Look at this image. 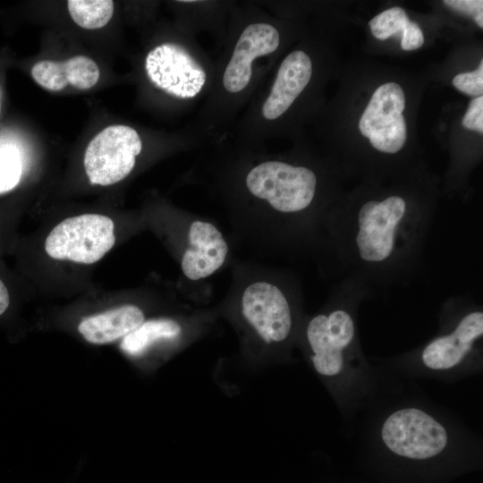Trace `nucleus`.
Listing matches in <instances>:
<instances>
[{"mask_svg":"<svg viewBox=\"0 0 483 483\" xmlns=\"http://www.w3.org/2000/svg\"><path fill=\"white\" fill-rule=\"evenodd\" d=\"M453 87L470 97H480L483 93V60L473 72H462L452 80Z\"/></svg>","mask_w":483,"mask_h":483,"instance_id":"obj_19","label":"nucleus"},{"mask_svg":"<svg viewBox=\"0 0 483 483\" xmlns=\"http://www.w3.org/2000/svg\"><path fill=\"white\" fill-rule=\"evenodd\" d=\"M435 206L431 191L402 187L337 200L326 232L342 278H360L372 298L411 283L423 269Z\"/></svg>","mask_w":483,"mask_h":483,"instance_id":"obj_1","label":"nucleus"},{"mask_svg":"<svg viewBox=\"0 0 483 483\" xmlns=\"http://www.w3.org/2000/svg\"><path fill=\"white\" fill-rule=\"evenodd\" d=\"M225 32L210 89L191 130L199 140L218 138L231 127L265 80L270 57L282 44L278 26L253 5L233 10Z\"/></svg>","mask_w":483,"mask_h":483,"instance_id":"obj_2","label":"nucleus"},{"mask_svg":"<svg viewBox=\"0 0 483 483\" xmlns=\"http://www.w3.org/2000/svg\"><path fill=\"white\" fill-rule=\"evenodd\" d=\"M406 98L396 82H386L372 94L360 121V133L369 139L377 151L394 155L407 140V123L402 112Z\"/></svg>","mask_w":483,"mask_h":483,"instance_id":"obj_10","label":"nucleus"},{"mask_svg":"<svg viewBox=\"0 0 483 483\" xmlns=\"http://www.w3.org/2000/svg\"><path fill=\"white\" fill-rule=\"evenodd\" d=\"M411 22L406 11L394 6L376 15L369 21V25L376 38L386 40L398 34L402 37Z\"/></svg>","mask_w":483,"mask_h":483,"instance_id":"obj_17","label":"nucleus"},{"mask_svg":"<svg viewBox=\"0 0 483 483\" xmlns=\"http://www.w3.org/2000/svg\"><path fill=\"white\" fill-rule=\"evenodd\" d=\"M242 314L267 343L286 340L292 329L291 303L276 285L258 282L249 285L242 299Z\"/></svg>","mask_w":483,"mask_h":483,"instance_id":"obj_11","label":"nucleus"},{"mask_svg":"<svg viewBox=\"0 0 483 483\" xmlns=\"http://www.w3.org/2000/svg\"><path fill=\"white\" fill-rule=\"evenodd\" d=\"M444 4L454 11L472 16L477 25L483 28V1L445 0Z\"/></svg>","mask_w":483,"mask_h":483,"instance_id":"obj_21","label":"nucleus"},{"mask_svg":"<svg viewBox=\"0 0 483 483\" xmlns=\"http://www.w3.org/2000/svg\"><path fill=\"white\" fill-rule=\"evenodd\" d=\"M114 225L99 214L69 217L55 225L45 242L47 255L79 264L100 260L114 245Z\"/></svg>","mask_w":483,"mask_h":483,"instance_id":"obj_7","label":"nucleus"},{"mask_svg":"<svg viewBox=\"0 0 483 483\" xmlns=\"http://www.w3.org/2000/svg\"><path fill=\"white\" fill-rule=\"evenodd\" d=\"M21 173L17 151L11 147L0 148V194L14 189L20 182Z\"/></svg>","mask_w":483,"mask_h":483,"instance_id":"obj_18","label":"nucleus"},{"mask_svg":"<svg viewBox=\"0 0 483 483\" xmlns=\"http://www.w3.org/2000/svg\"><path fill=\"white\" fill-rule=\"evenodd\" d=\"M464 128L483 133V97H478L472 99L462 118Z\"/></svg>","mask_w":483,"mask_h":483,"instance_id":"obj_20","label":"nucleus"},{"mask_svg":"<svg viewBox=\"0 0 483 483\" xmlns=\"http://www.w3.org/2000/svg\"><path fill=\"white\" fill-rule=\"evenodd\" d=\"M142 150L138 131L123 124L111 125L97 134L84 155V168L89 182L107 186L124 179L135 166Z\"/></svg>","mask_w":483,"mask_h":483,"instance_id":"obj_9","label":"nucleus"},{"mask_svg":"<svg viewBox=\"0 0 483 483\" xmlns=\"http://www.w3.org/2000/svg\"><path fill=\"white\" fill-rule=\"evenodd\" d=\"M67 7L73 21L87 30L106 26L114 13L111 0H69Z\"/></svg>","mask_w":483,"mask_h":483,"instance_id":"obj_16","label":"nucleus"},{"mask_svg":"<svg viewBox=\"0 0 483 483\" xmlns=\"http://www.w3.org/2000/svg\"><path fill=\"white\" fill-rule=\"evenodd\" d=\"M0 111H1V99H0Z\"/></svg>","mask_w":483,"mask_h":483,"instance_id":"obj_23","label":"nucleus"},{"mask_svg":"<svg viewBox=\"0 0 483 483\" xmlns=\"http://www.w3.org/2000/svg\"><path fill=\"white\" fill-rule=\"evenodd\" d=\"M442 332L419 352L422 364L431 370L458 367L477 350L483 336V310L472 298L456 295L442 306Z\"/></svg>","mask_w":483,"mask_h":483,"instance_id":"obj_6","label":"nucleus"},{"mask_svg":"<svg viewBox=\"0 0 483 483\" xmlns=\"http://www.w3.org/2000/svg\"><path fill=\"white\" fill-rule=\"evenodd\" d=\"M10 304V295L9 292L4 284V282L0 279V316L3 315L6 309H8Z\"/></svg>","mask_w":483,"mask_h":483,"instance_id":"obj_22","label":"nucleus"},{"mask_svg":"<svg viewBox=\"0 0 483 483\" xmlns=\"http://www.w3.org/2000/svg\"><path fill=\"white\" fill-rule=\"evenodd\" d=\"M332 292L326 310L313 317L306 327L312 364L326 377L343 374L359 354L358 309L372 298L364 282L352 275L343 277Z\"/></svg>","mask_w":483,"mask_h":483,"instance_id":"obj_3","label":"nucleus"},{"mask_svg":"<svg viewBox=\"0 0 483 483\" xmlns=\"http://www.w3.org/2000/svg\"><path fill=\"white\" fill-rule=\"evenodd\" d=\"M99 75L97 64L84 55H75L64 62L43 60L31 68L34 80L49 91L63 90L68 84L88 89L97 84Z\"/></svg>","mask_w":483,"mask_h":483,"instance_id":"obj_13","label":"nucleus"},{"mask_svg":"<svg viewBox=\"0 0 483 483\" xmlns=\"http://www.w3.org/2000/svg\"><path fill=\"white\" fill-rule=\"evenodd\" d=\"M144 71L154 88L191 107L207 97L213 80L214 64L195 41H166L152 47L146 55Z\"/></svg>","mask_w":483,"mask_h":483,"instance_id":"obj_4","label":"nucleus"},{"mask_svg":"<svg viewBox=\"0 0 483 483\" xmlns=\"http://www.w3.org/2000/svg\"><path fill=\"white\" fill-rule=\"evenodd\" d=\"M144 322L142 310L123 305L83 318L78 325L81 336L93 344H106L135 330Z\"/></svg>","mask_w":483,"mask_h":483,"instance_id":"obj_14","label":"nucleus"},{"mask_svg":"<svg viewBox=\"0 0 483 483\" xmlns=\"http://www.w3.org/2000/svg\"><path fill=\"white\" fill-rule=\"evenodd\" d=\"M227 252V244L215 225L194 221L189 230V247L182 259V272L191 280L207 277L223 265Z\"/></svg>","mask_w":483,"mask_h":483,"instance_id":"obj_12","label":"nucleus"},{"mask_svg":"<svg viewBox=\"0 0 483 483\" xmlns=\"http://www.w3.org/2000/svg\"><path fill=\"white\" fill-rule=\"evenodd\" d=\"M319 183L313 168L278 159L257 164L245 176L250 195L267 201L274 210L291 216L307 215L316 207Z\"/></svg>","mask_w":483,"mask_h":483,"instance_id":"obj_5","label":"nucleus"},{"mask_svg":"<svg viewBox=\"0 0 483 483\" xmlns=\"http://www.w3.org/2000/svg\"><path fill=\"white\" fill-rule=\"evenodd\" d=\"M381 439L398 456L425 460L445 450L448 434L430 414L409 407L397 410L386 419L381 428Z\"/></svg>","mask_w":483,"mask_h":483,"instance_id":"obj_8","label":"nucleus"},{"mask_svg":"<svg viewBox=\"0 0 483 483\" xmlns=\"http://www.w3.org/2000/svg\"><path fill=\"white\" fill-rule=\"evenodd\" d=\"M180 333V325L171 319L144 321L123 338L120 346L126 354L136 356L144 352L157 341L175 338Z\"/></svg>","mask_w":483,"mask_h":483,"instance_id":"obj_15","label":"nucleus"}]
</instances>
